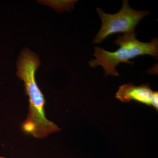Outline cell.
Listing matches in <instances>:
<instances>
[{
  "instance_id": "6da1fadb",
  "label": "cell",
  "mask_w": 158,
  "mask_h": 158,
  "mask_svg": "<svg viewBox=\"0 0 158 158\" xmlns=\"http://www.w3.org/2000/svg\"><path fill=\"white\" fill-rule=\"evenodd\" d=\"M40 65L37 55L25 49L17 62L16 74L23 81L26 94L29 97V113L22 125V129L26 134L42 138L61 129L45 116V98L35 79V73Z\"/></svg>"
},
{
  "instance_id": "7a4b0ae2",
  "label": "cell",
  "mask_w": 158,
  "mask_h": 158,
  "mask_svg": "<svg viewBox=\"0 0 158 158\" xmlns=\"http://www.w3.org/2000/svg\"><path fill=\"white\" fill-rule=\"evenodd\" d=\"M136 36V32L118 36L114 42L119 48L114 52L95 47L94 56L96 59L89 61V65L93 68L98 65L102 66L105 71V76L118 77L119 74L116 67L120 63L133 65L134 62H131V59L144 55H150L157 59L158 39L154 38L150 42H143L137 39Z\"/></svg>"
},
{
  "instance_id": "277c9868",
  "label": "cell",
  "mask_w": 158,
  "mask_h": 158,
  "mask_svg": "<svg viewBox=\"0 0 158 158\" xmlns=\"http://www.w3.org/2000/svg\"><path fill=\"white\" fill-rule=\"evenodd\" d=\"M153 91L149 84L135 86L129 83L122 85L116 93V98L123 102H129L135 101L148 106H152Z\"/></svg>"
},
{
  "instance_id": "5b68a950",
  "label": "cell",
  "mask_w": 158,
  "mask_h": 158,
  "mask_svg": "<svg viewBox=\"0 0 158 158\" xmlns=\"http://www.w3.org/2000/svg\"><path fill=\"white\" fill-rule=\"evenodd\" d=\"M152 106L155 108L157 112L158 111V91H153V93L152 100Z\"/></svg>"
},
{
  "instance_id": "3957f363",
  "label": "cell",
  "mask_w": 158,
  "mask_h": 158,
  "mask_svg": "<svg viewBox=\"0 0 158 158\" xmlns=\"http://www.w3.org/2000/svg\"><path fill=\"white\" fill-rule=\"evenodd\" d=\"M101 19L99 31L93 40L94 43H100L106 37L116 33L130 34L135 32V28L140 21L149 13L147 11L132 9L128 1H123L121 9L114 14L105 13L101 8L96 9Z\"/></svg>"
}]
</instances>
